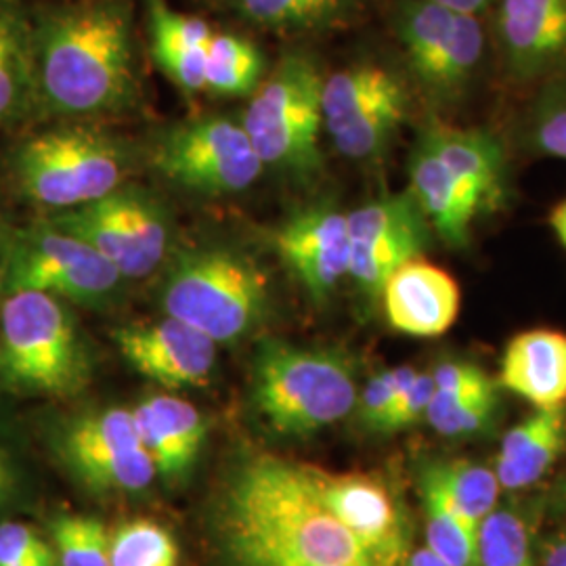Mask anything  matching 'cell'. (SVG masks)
<instances>
[{"label":"cell","instance_id":"83f0119b","mask_svg":"<svg viewBox=\"0 0 566 566\" xmlns=\"http://www.w3.org/2000/svg\"><path fill=\"white\" fill-rule=\"evenodd\" d=\"M34 99L32 42L18 18L0 9V128L21 116Z\"/></svg>","mask_w":566,"mask_h":566},{"label":"cell","instance_id":"e0dca14e","mask_svg":"<svg viewBox=\"0 0 566 566\" xmlns=\"http://www.w3.org/2000/svg\"><path fill=\"white\" fill-rule=\"evenodd\" d=\"M409 196L430 229L451 248H465L474 223L504 202L447 164L422 137L409 156Z\"/></svg>","mask_w":566,"mask_h":566},{"label":"cell","instance_id":"44dd1931","mask_svg":"<svg viewBox=\"0 0 566 566\" xmlns=\"http://www.w3.org/2000/svg\"><path fill=\"white\" fill-rule=\"evenodd\" d=\"M500 382L535 409L566 403V334L528 329L507 343Z\"/></svg>","mask_w":566,"mask_h":566},{"label":"cell","instance_id":"d6a6232c","mask_svg":"<svg viewBox=\"0 0 566 566\" xmlns=\"http://www.w3.org/2000/svg\"><path fill=\"white\" fill-rule=\"evenodd\" d=\"M60 566H112V533L82 514L57 516L51 525Z\"/></svg>","mask_w":566,"mask_h":566},{"label":"cell","instance_id":"f35d334b","mask_svg":"<svg viewBox=\"0 0 566 566\" xmlns=\"http://www.w3.org/2000/svg\"><path fill=\"white\" fill-rule=\"evenodd\" d=\"M437 392H476L495 386L479 365L446 361L432 371Z\"/></svg>","mask_w":566,"mask_h":566},{"label":"cell","instance_id":"ac0fdd59","mask_svg":"<svg viewBox=\"0 0 566 566\" xmlns=\"http://www.w3.org/2000/svg\"><path fill=\"white\" fill-rule=\"evenodd\" d=\"M277 252L311 301L325 303L348 277V214L334 203L306 206L277 231Z\"/></svg>","mask_w":566,"mask_h":566},{"label":"cell","instance_id":"30bf717a","mask_svg":"<svg viewBox=\"0 0 566 566\" xmlns=\"http://www.w3.org/2000/svg\"><path fill=\"white\" fill-rule=\"evenodd\" d=\"M395 32L411 74L437 102L464 95L485 60L481 18L432 0H401Z\"/></svg>","mask_w":566,"mask_h":566},{"label":"cell","instance_id":"60d3db41","mask_svg":"<svg viewBox=\"0 0 566 566\" xmlns=\"http://www.w3.org/2000/svg\"><path fill=\"white\" fill-rule=\"evenodd\" d=\"M542 566H566V531H560L544 549Z\"/></svg>","mask_w":566,"mask_h":566},{"label":"cell","instance_id":"7dc6e473","mask_svg":"<svg viewBox=\"0 0 566 566\" xmlns=\"http://www.w3.org/2000/svg\"><path fill=\"white\" fill-rule=\"evenodd\" d=\"M558 500H560L563 506H566V476L563 479V483H560V497Z\"/></svg>","mask_w":566,"mask_h":566},{"label":"cell","instance_id":"ffe728a7","mask_svg":"<svg viewBox=\"0 0 566 566\" xmlns=\"http://www.w3.org/2000/svg\"><path fill=\"white\" fill-rule=\"evenodd\" d=\"M133 416L158 474L170 481L182 479L196 464L206 439L200 409L172 395H154L137 405Z\"/></svg>","mask_w":566,"mask_h":566},{"label":"cell","instance_id":"4316f807","mask_svg":"<svg viewBox=\"0 0 566 566\" xmlns=\"http://www.w3.org/2000/svg\"><path fill=\"white\" fill-rule=\"evenodd\" d=\"M264 76V57L254 42L238 34H214L206 51V91L217 97H248Z\"/></svg>","mask_w":566,"mask_h":566},{"label":"cell","instance_id":"ee69618b","mask_svg":"<svg viewBox=\"0 0 566 566\" xmlns=\"http://www.w3.org/2000/svg\"><path fill=\"white\" fill-rule=\"evenodd\" d=\"M11 491H13V474H11V468H9L4 453L0 451V504H4L9 500Z\"/></svg>","mask_w":566,"mask_h":566},{"label":"cell","instance_id":"f1b7e54d","mask_svg":"<svg viewBox=\"0 0 566 566\" xmlns=\"http://www.w3.org/2000/svg\"><path fill=\"white\" fill-rule=\"evenodd\" d=\"M537 514L523 506H497L479 533L481 566H535Z\"/></svg>","mask_w":566,"mask_h":566},{"label":"cell","instance_id":"6da1fadb","mask_svg":"<svg viewBox=\"0 0 566 566\" xmlns=\"http://www.w3.org/2000/svg\"><path fill=\"white\" fill-rule=\"evenodd\" d=\"M219 528L238 566H390L329 514L298 464L273 455L235 470Z\"/></svg>","mask_w":566,"mask_h":566},{"label":"cell","instance_id":"f546056e","mask_svg":"<svg viewBox=\"0 0 566 566\" xmlns=\"http://www.w3.org/2000/svg\"><path fill=\"white\" fill-rule=\"evenodd\" d=\"M497 411V388L476 392H437L426 409L424 420L441 437L465 439L485 432Z\"/></svg>","mask_w":566,"mask_h":566},{"label":"cell","instance_id":"cb8c5ba5","mask_svg":"<svg viewBox=\"0 0 566 566\" xmlns=\"http://www.w3.org/2000/svg\"><path fill=\"white\" fill-rule=\"evenodd\" d=\"M420 489L434 493L453 514L481 531L500 502V481L486 465L455 458L434 460L422 468Z\"/></svg>","mask_w":566,"mask_h":566},{"label":"cell","instance_id":"8d00e7d4","mask_svg":"<svg viewBox=\"0 0 566 566\" xmlns=\"http://www.w3.org/2000/svg\"><path fill=\"white\" fill-rule=\"evenodd\" d=\"M432 395H434L432 374L418 371L411 385L405 388L403 392L397 397V401L388 409L385 422L378 432H399L403 428L424 420L426 409L432 401Z\"/></svg>","mask_w":566,"mask_h":566},{"label":"cell","instance_id":"ab89813d","mask_svg":"<svg viewBox=\"0 0 566 566\" xmlns=\"http://www.w3.org/2000/svg\"><path fill=\"white\" fill-rule=\"evenodd\" d=\"M432 2H439L443 7H449L453 11H460V13H468V15H483L489 9H493V4L497 0H432Z\"/></svg>","mask_w":566,"mask_h":566},{"label":"cell","instance_id":"5b68a950","mask_svg":"<svg viewBox=\"0 0 566 566\" xmlns=\"http://www.w3.org/2000/svg\"><path fill=\"white\" fill-rule=\"evenodd\" d=\"M350 361L334 350L266 340L252 367V401L282 437H311L344 420L357 405Z\"/></svg>","mask_w":566,"mask_h":566},{"label":"cell","instance_id":"8992f818","mask_svg":"<svg viewBox=\"0 0 566 566\" xmlns=\"http://www.w3.org/2000/svg\"><path fill=\"white\" fill-rule=\"evenodd\" d=\"M130 164L128 147L112 133L61 126L21 145L13 156V177L30 202L60 212L122 187Z\"/></svg>","mask_w":566,"mask_h":566},{"label":"cell","instance_id":"52a82bcc","mask_svg":"<svg viewBox=\"0 0 566 566\" xmlns=\"http://www.w3.org/2000/svg\"><path fill=\"white\" fill-rule=\"evenodd\" d=\"M324 81L315 61L292 51L252 93L242 124L264 168L292 177L319 170Z\"/></svg>","mask_w":566,"mask_h":566},{"label":"cell","instance_id":"d590c367","mask_svg":"<svg viewBox=\"0 0 566 566\" xmlns=\"http://www.w3.org/2000/svg\"><path fill=\"white\" fill-rule=\"evenodd\" d=\"M416 374L418 371L409 365L376 374L365 386L364 392L357 397L355 407H359L361 422L378 432L385 422L388 409L397 401V397L403 392L405 388L411 385Z\"/></svg>","mask_w":566,"mask_h":566},{"label":"cell","instance_id":"bcb514c9","mask_svg":"<svg viewBox=\"0 0 566 566\" xmlns=\"http://www.w3.org/2000/svg\"><path fill=\"white\" fill-rule=\"evenodd\" d=\"M7 287V238L0 233V292Z\"/></svg>","mask_w":566,"mask_h":566},{"label":"cell","instance_id":"3957f363","mask_svg":"<svg viewBox=\"0 0 566 566\" xmlns=\"http://www.w3.org/2000/svg\"><path fill=\"white\" fill-rule=\"evenodd\" d=\"M93 378V359L61 298L36 290L9 292L0 304V388L67 399Z\"/></svg>","mask_w":566,"mask_h":566},{"label":"cell","instance_id":"9c48e42d","mask_svg":"<svg viewBox=\"0 0 566 566\" xmlns=\"http://www.w3.org/2000/svg\"><path fill=\"white\" fill-rule=\"evenodd\" d=\"M149 164L164 181L202 196H231L259 181L264 166L242 122L203 116L156 137Z\"/></svg>","mask_w":566,"mask_h":566},{"label":"cell","instance_id":"7c38bea8","mask_svg":"<svg viewBox=\"0 0 566 566\" xmlns=\"http://www.w3.org/2000/svg\"><path fill=\"white\" fill-rule=\"evenodd\" d=\"M325 133L338 154L369 163L380 158L407 114V91L399 76L376 63H357L324 81Z\"/></svg>","mask_w":566,"mask_h":566},{"label":"cell","instance_id":"9a60e30c","mask_svg":"<svg viewBox=\"0 0 566 566\" xmlns=\"http://www.w3.org/2000/svg\"><path fill=\"white\" fill-rule=\"evenodd\" d=\"M493 9V39L512 81L566 76V0H497Z\"/></svg>","mask_w":566,"mask_h":566},{"label":"cell","instance_id":"2e32d148","mask_svg":"<svg viewBox=\"0 0 566 566\" xmlns=\"http://www.w3.org/2000/svg\"><path fill=\"white\" fill-rule=\"evenodd\" d=\"M124 361L168 390L203 386L217 367V346L200 329L175 317L135 322L114 332Z\"/></svg>","mask_w":566,"mask_h":566},{"label":"cell","instance_id":"484cf974","mask_svg":"<svg viewBox=\"0 0 566 566\" xmlns=\"http://www.w3.org/2000/svg\"><path fill=\"white\" fill-rule=\"evenodd\" d=\"M142 446L133 409L107 407L91 411L67 426L63 434V455L67 464L78 465Z\"/></svg>","mask_w":566,"mask_h":566},{"label":"cell","instance_id":"8fae6325","mask_svg":"<svg viewBox=\"0 0 566 566\" xmlns=\"http://www.w3.org/2000/svg\"><path fill=\"white\" fill-rule=\"evenodd\" d=\"M126 277L93 245L51 224L7 238V292L36 290L61 301L109 303Z\"/></svg>","mask_w":566,"mask_h":566},{"label":"cell","instance_id":"1f68e13d","mask_svg":"<svg viewBox=\"0 0 566 566\" xmlns=\"http://www.w3.org/2000/svg\"><path fill=\"white\" fill-rule=\"evenodd\" d=\"M181 549L166 526L137 518L112 533V566H179Z\"/></svg>","mask_w":566,"mask_h":566},{"label":"cell","instance_id":"4dcf8cb0","mask_svg":"<svg viewBox=\"0 0 566 566\" xmlns=\"http://www.w3.org/2000/svg\"><path fill=\"white\" fill-rule=\"evenodd\" d=\"M426 521V547L447 566H481L479 533L430 491L422 489Z\"/></svg>","mask_w":566,"mask_h":566},{"label":"cell","instance_id":"7bdbcfd3","mask_svg":"<svg viewBox=\"0 0 566 566\" xmlns=\"http://www.w3.org/2000/svg\"><path fill=\"white\" fill-rule=\"evenodd\" d=\"M549 224H552L558 242L563 243V248L566 250V200L554 208V212L549 217Z\"/></svg>","mask_w":566,"mask_h":566},{"label":"cell","instance_id":"e575fe53","mask_svg":"<svg viewBox=\"0 0 566 566\" xmlns=\"http://www.w3.org/2000/svg\"><path fill=\"white\" fill-rule=\"evenodd\" d=\"M74 472L93 489L122 491V493L147 489L151 485L154 476L158 474L151 455L143 449V446L122 451L116 455L74 465Z\"/></svg>","mask_w":566,"mask_h":566},{"label":"cell","instance_id":"4fadbf2b","mask_svg":"<svg viewBox=\"0 0 566 566\" xmlns=\"http://www.w3.org/2000/svg\"><path fill=\"white\" fill-rule=\"evenodd\" d=\"M348 277L374 301L401 264L424 254L430 224L409 191L385 196L348 212Z\"/></svg>","mask_w":566,"mask_h":566},{"label":"cell","instance_id":"74e56055","mask_svg":"<svg viewBox=\"0 0 566 566\" xmlns=\"http://www.w3.org/2000/svg\"><path fill=\"white\" fill-rule=\"evenodd\" d=\"M49 547L32 526L21 523L0 525V566H20Z\"/></svg>","mask_w":566,"mask_h":566},{"label":"cell","instance_id":"d6986e66","mask_svg":"<svg viewBox=\"0 0 566 566\" xmlns=\"http://www.w3.org/2000/svg\"><path fill=\"white\" fill-rule=\"evenodd\" d=\"M380 298L392 329L416 338H437L455 324L462 292L447 271L420 256L388 277Z\"/></svg>","mask_w":566,"mask_h":566},{"label":"cell","instance_id":"7a4b0ae2","mask_svg":"<svg viewBox=\"0 0 566 566\" xmlns=\"http://www.w3.org/2000/svg\"><path fill=\"white\" fill-rule=\"evenodd\" d=\"M32 60L36 99L51 116H107L137 97L133 23L122 2L95 0L51 15Z\"/></svg>","mask_w":566,"mask_h":566},{"label":"cell","instance_id":"603a6c76","mask_svg":"<svg viewBox=\"0 0 566 566\" xmlns=\"http://www.w3.org/2000/svg\"><path fill=\"white\" fill-rule=\"evenodd\" d=\"M151 55L164 74L181 91H206V51L214 32L196 15L175 11L166 0H149Z\"/></svg>","mask_w":566,"mask_h":566},{"label":"cell","instance_id":"5bb4252c","mask_svg":"<svg viewBox=\"0 0 566 566\" xmlns=\"http://www.w3.org/2000/svg\"><path fill=\"white\" fill-rule=\"evenodd\" d=\"M298 468L315 497L346 531L386 565H401L409 539L407 518L399 500L378 474L332 472L315 464Z\"/></svg>","mask_w":566,"mask_h":566},{"label":"cell","instance_id":"f6af8a7d","mask_svg":"<svg viewBox=\"0 0 566 566\" xmlns=\"http://www.w3.org/2000/svg\"><path fill=\"white\" fill-rule=\"evenodd\" d=\"M60 565V560H57V556H55V552L49 547V549H44L41 554H36V556H32L30 560H25V563H21L20 566H57Z\"/></svg>","mask_w":566,"mask_h":566},{"label":"cell","instance_id":"b9f144b4","mask_svg":"<svg viewBox=\"0 0 566 566\" xmlns=\"http://www.w3.org/2000/svg\"><path fill=\"white\" fill-rule=\"evenodd\" d=\"M399 566H447L434 552H430L428 547H420L411 554H405L403 560Z\"/></svg>","mask_w":566,"mask_h":566},{"label":"cell","instance_id":"836d02e7","mask_svg":"<svg viewBox=\"0 0 566 566\" xmlns=\"http://www.w3.org/2000/svg\"><path fill=\"white\" fill-rule=\"evenodd\" d=\"M525 126L526 142L535 151L566 160V76L544 82Z\"/></svg>","mask_w":566,"mask_h":566},{"label":"cell","instance_id":"277c9868","mask_svg":"<svg viewBox=\"0 0 566 566\" xmlns=\"http://www.w3.org/2000/svg\"><path fill=\"white\" fill-rule=\"evenodd\" d=\"M164 313L200 329L217 344L238 343L269 313L271 285L263 266L231 245L181 252L166 271Z\"/></svg>","mask_w":566,"mask_h":566},{"label":"cell","instance_id":"7402d4cb","mask_svg":"<svg viewBox=\"0 0 566 566\" xmlns=\"http://www.w3.org/2000/svg\"><path fill=\"white\" fill-rule=\"evenodd\" d=\"M566 447V403L539 407L510 428L495 460L502 489L521 491L535 485L558 462Z\"/></svg>","mask_w":566,"mask_h":566},{"label":"cell","instance_id":"ba28073f","mask_svg":"<svg viewBox=\"0 0 566 566\" xmlns=\"http://www.w3.org/2000/svg\"><path fill=\"white\" fill-rule=\"evenodd\" d=\"M44 223L93 245L126 280L154 273L170 254L166 208L135 185H122L95 202L60 210Z\"/></svg>","mask_w":566,"mask_h":566},{"label":"cell","instance_id":"d4e9b609","mask_svg":"<svg viewBox=\"0 0 566 566\" xmlns=\"http://www.w3.org/2000/svg\"><path fill=\"white\" fill-rule=\"evenodd\" d=\"M243 20L277 34H315L355 20L367 0H224Z\"/></svg>","mask_w":566,"mask_h":566}]
</instances>
